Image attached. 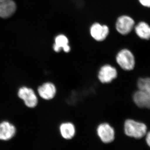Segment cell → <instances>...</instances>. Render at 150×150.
Listing matches in <instances>:
<instances>
[{
    "label": "cell",
    "instance_id": "obj_16",
    "mask_svg": "<svg viewBox=\"0 0 150 150\" xmlns=\"http://www.w3.org/2000/svg\"><path fill=\"white\" fill-rule=\"evenodd\" d=\"M142 6L150 8V0H138Z\"/></svg>",
    "mask_w": 150,
    "mask_h": 150
},
{
    "label": "cell",
    "instance_id": "obj_14",
    "mask_svg": "<svg viewBox=\"0 0 150 150\" xmlns=\"http://www.w3.org/2000/svg\"><path fill=\"white\" fill-rule=\"evenodd\" d=\"M61 136L65 139H72L76 134V128L73 123L69 122H64L59 127Z\"/></svg>",
    "mask_w": 150,
    "mask_h": 150
},
{
    "label": "cell",
    "instance_id": "obj_9",
    "mask_svg": "<svg viewBox=\"0 0 150 150\" xmlns=\"http://www.w3.org/2000/svg\"><path fill=\"white\" fill-rule=\"evenodd\" d=\"M38 94L43 99L50 100L55 96L57 92L56 86L51 82H46L38 89Z\"/></svg>",
    "mask_w": 150,
    "mask_h": 150
},
{
    "label": "cell",
    "instance_id": "obj_13",
    "mask_svg": "<svg viewBox=\"0 0 150 150\" xmlns=\"http://www.w3.org/2000/svg\"><path fill=\"white\" fill-rule=\"evenodd\" d=\"M137 36L143 40L150 39V25L145 21H141L134 26Z\"/></svg>",
    "mask_w": 150,
    "mask_h": 150
},
{
    "label": "cell",
    "instance_id": "obj_15",
    "mask_svg": "<svg viewBox=\"0 0 150 150\" xmlns=\"http://www.w3.org/2000/svg\"><path fill=\"white\" fill-rule=\"evenodd\" d=\"M137 86L139 90L144 92L150 96V78H140L137 81Z\"/></svg>",
    "mask_w": 150,
    "mask_h": 150
},
{
    "label": "cell",
    "instance_id": "obj_4",
    "mask_svg": "<svg viewBox=\"0 0 150 150\" xmlns=\"http://www.w3.org/2000/svg\"><path fill=\"white\" fill-rule=\"evenodd\" d=\"M97 134L103 143L108 144L115 139V130L109 123H103L100 124L97 128Z\"/></svg>",
    "mask_w": 150,
    "mask_h": 150
},
{
    "label": "cell",
    "instance_id": "obj_17",
    "mask_svg": "<svg viewBox=\"0 0 150 150\" xmlns=\"http://www.w3.org/2000/svg\"><path fill=\"white\" fill-rule=\"evenodd\" d=\"M146 140L147 144L150 147V131L146 134Z\"/></svg>",
    "mask_w": 150,
    "mask_h": 150
},
{
    "label": "cell",
    "instance_id": "obj_12",
    "mask_svg": "<svg viewBox=\"0 0 150 150\" xmlns=\"http://www.w3.org/2000/svg\"><path fill=\"white\" fill-rule=\"evenodd\" d=\"M16 10V4L13 0H7L0 6V17L4 18L10 17Z\"/></svg>",
    "mask_w": 150,
    "mask_h": 150
},
{
    "label": "cell",
    "instance_id": "obj_11",
    "mask_svg": "<svg viewBox=\"0 0 150 150\" xmlns=\"http://www.w3.org/2000/svg\"><path fill=\"white\" fill-rule=\"evenodd\" d=\"M53 49L56 53L63 50L65 53H69L71 51V47L69 45V40L67 36L64 34H59L55 38V43Z\"/></svg>",
    "mask_w": 150,
    "mask_h": 150
},
{
    "label": "cell",
    "instance_id": "obj_7",
    "mask_svg": "<svg viewBox=\"0 0 150 150\" xmlns=\"http://www.w3.org/2000/svg\"><path fill=\"white\" fill-rule=\"evenodd\" d=\"M90 34L94 40L103 41L109 34V29L107 25L96 23L91 25L90 29Z\"/></svg>",
    "mask_w": 150,
    "mask_h": 150
},
{
    "label": "cell",
    "instance_id": "obj_18",
    "mask_svg": "<svg viewBox=\"0 0 150 150\" xmlns=\"http://www.w3.org/2000/svg\"><path fill=\"white\" fill-rule=\"evenodd\" d=\"M6 1H7V0H0V6L3 3Z\"/></svg>",
    "mask_w": 150,
    "mask_h": 150
},
{
    "label": "cell",
    "instance_id": "obj_10",
    "mask_svg": "<svg viewBox=\"0 0 150 150\" xmlns=\"http://www.w3.org/2000/svg\"><path fill=\"white\" fill-rule=\"evenodd\" d=\"M133 98L138 107L150 109V96L144 92L139 90L134 93Z\"/></svg>",
    "mask_w": 150,
    "mask_h": 150
},
{
    "label": "cell",
    "instance_id": "obj_6",
    "mask_svg": "<svg viewBox=\"0 0 150 150\" xmlns=\"http://www.w3.org/2000/svg\"><path fill=\"white\" fill-rule=\"evenodd\" d=\"M18 95L19 97L24 101L27 107L33 108L37 105L38 100L32 89L23 87L19 90Z\"/></svg>",
    "mask_w": 150,
    "mask_h": 150
},
{
    "label": "cell",
    "instance_id": "obj_1",
    "mask_svg": "<svg viewBox=\"0 0 150 150\" xmlns=\"http://www.w3.org/2000/svg\"><path fill=\"white\" fill-rule=\"evenodd\" d=\"M147 130L146 125L142 122L131 119H127L124 122V132L128 137L141 139L146 135Z\"/></svg>",
    "mask_w": 150,
    "mask_h": 150
},
{
    "label": "cell",
    "instance_id": "obj_8",
    "mask_svg": "<svg viewBox=\"0 0 150 150\" xmlns=\"http://www.w3.org/2000/svg\"><path fill=\"white\" fill-rule=\"evenodd\" d=\"M16 129L13 124L8 122L3 121L0 123V140L7 141L12 139L16 134Z\"/></svg>",
    "mask_w": 150,
    "mask_h": 150
},
{
    "label": "cell",
    "instance_id": "obj_3",
    "mask_svg": "<svg viewBox=\"0 0 150 150\" xmlns=\"http://www.w3.org/2000/svg\"><path fill=\"white\" fill-rule=\"evenodd\" d=\"M118 76V72L115 68L110 64L103 65L98 71V78L101 83H110Z\"/></svg>",
    "mask_w": 150,
    "mask_h": 150
},
{
    "label": "cell",
    "instance_id": "obj_5",
    "mask_svg": "<svg viewBox=\"0 0 150 150\" xmlns=\"http://www.w3.org/2000/svg\"><path fill=\"white\" fill-rule=\"evenodd\" d=\"M134 20L131 17L123 15L117 19L115 23L116 30L120 34L126 35L132 31L135 26Z\"/></svg>",
    "mask_w": 150,
    "mask_h": 150
},
{
    "label": "cell",
    "instance_id": "obj_2",
    "mask_svg": "<svg viewBox=\"0 0 150 150\" xmlns=\"http://www.w3.org/2000/svg\"><path fill=\"white\" fill-rule=\"evenodd\" d=\"M115 60L117 64L123 70L130 71L134 69L135 65V57L129 49L124 48L120 50L116 55Z\"/></svg>",
    "mask_w": 150,
    "mask_h": 150
}]
</instances>
